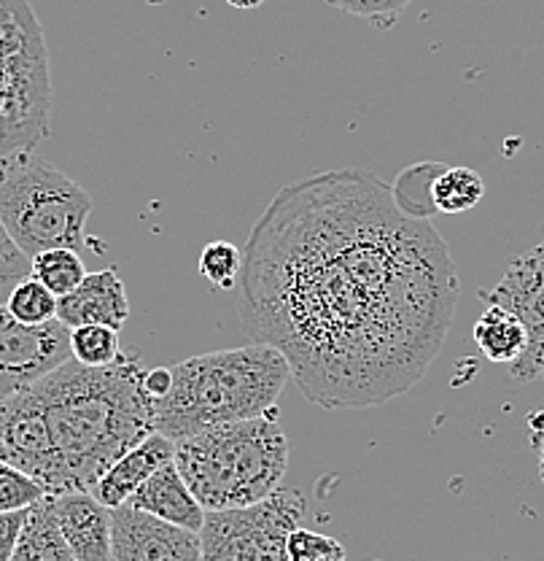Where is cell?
Masks as SVG:
<instances>
[{
  "instance_id": "7c38bea8",
  "label": "cell",
  "mask_w": 544,
  "mask_h": 561,
  "mask_svg": "<svg viewBox=\"0 0 544 561\" xmlns=\"http://www.w3.org/2000/svg\"><path fill=\"white\" fill-rule=\"evenodd\" d=\"M57 319L76 330L84 324H103L111 330H121L130 319V300H127L125 280L114 267L97 273H86L84 280L66 297H57Z\"/></svg>"
},
{
  "instance_id": "8fae6325",
  "label": "cell",
  "mask_w": 544,
  "mask_h": 561,
  "mask_svg": "<svg viewBox=\"0 0 544 561\" xmlns=\"http://www.w3.org/2000/svg\"><path fill=\"white\" fill-rule=\"evenodd\" d=\"M111 561H200V535L130 505L114 507Z\"/></svg>"
},
{
  "instance_id": "d6986e66",
  "label": "cell",
  "mask_w": 544,
  "mask_h": 561,
  "mask_svg": "<svg viewBox=\"0 0 544 561\" xmlns=\"http://www.w3.org/2000/svg\"><path fill=\"white\" fill-rule=\"evenodd\" d=\"M31 276L46 286L51 295L66 297L86 276L84 262L76 249H51L31 260Z\"/></svg>"
},
{
  "instance_id": "5bb4252c",
  "label": "cell",
  "mask_w": 544,
  "mask_h": 561,
  "mask_svg": "<svg viewBox=\"0 0 544 561\" xmlns=\"http://www.w3.org/2000/svg\"><path fill=\"white\" fill-rule=\"evenodd\" d=\"M175 459V443L167 440L160 432H151L146 440H140L136 448H130L125 456L114 461L108 470L103 472L101 481L95 483V489L90 491L97 502H103L105 507H121L130 502V496L136 494V489L151 472L160 470L162 465Z\"/></svg>"
},
{
  "instance_id": "277c9868",
  "label": "cell",
  "mask_w": 544,
  "mask_h": 561,
  "mask_svg": "<svg viewBox=\"0 0 544 561\" xmlns=\"http://www.w3.org/2000/svg\"><path fill=\"white\" fill-rule=\"evenodd\" d=\"M175 467L205 513L248 507L280 489L289 440L278 419L265 413L178 440Z\"/></svg>"
},
{
  "instance_id": "ba28073f",
  "label": "cell",
  "mask_w": 544,
  "mask_h": 561,
  "mask_svg": "<svg viewBox=\"0 0 544 561\" xmlns=\"http://www.w3.org/2000/svg\"><path fill=\"white\" fill-rule=\"evenodd\" d=\"M485 306H501L520 319L529 346L510 373L514 381L529 383L542 376L544 367V241L514 256L494 289H479Z\"/></svg>"
},
{
  "instance_id": "44dd1931",
  "label": "cell",
  "mask_w": 544,
  "mask_h": 561,
  "mask_svg": "<svg viewBox=\"0 0 544 561\" xmlns=\"http://www.w3.org/2000/svg\"><path fill=\"white\" fill-rule=\"evenodd\" d=\"M5 311L22 324H49L57 319V295H51L40 280L27 276L11 289Z\"/></svg>"
},
{
  "instance_id": "603a6c76",
  "label": "cell",
  "mask_w": 544,
  "mask_h": 561,
  "mask_svg": "<svg viewBox=\"0 0 544 561\" xmlns=\"http://www.w3.org/2000/svg\"><path fill=\"white\" fill-rule=\"evenodd\" d=\"M46 491L38 481L25 476L16 467L0 461V513L27 511L38 500H44Z\"/></svg>"
},
{
  "instance_id": "6da1fadb",
  "label": "cell",
  "mask_w": 544,
  "mask_h": 561,
  "mask_svg": "<svg viewBox=\"0 0 544 561\" xmlns=\"http://www.w3.org/2000/svg\"><path fill=\"white\" fill-rule=\"evenodd\" d=\"M238 284L245 332L278 348L297 389L324 411L413 389L459 302L440 232L359 168L283 186L245 241Z\"/></svg>"
},
{
  "instance_id": "8992f818",
  "label": "cell",
  "mask_w": 544,
  "mask_h": 561,
  "mask_svg": "<svg viewBox=\"0 0 544 561\" xmlns=\"http://www.w3.org/2000/svg\"><path fill=\"white\" fill-rule=\"evenodd\" d=\"M49 57L25 0H0V160L49 136Z\"/></svg>"
},
{
  "instance_id": "f546056e",
  "label": "cell",
  "mask_w": 544,
  "mask_h": 561,
  "mask_svg": "<svg viewBox=\"0 0 544 561\" xmlns=\"http://www.w3.org/2000/svg\"><path fill=\"white\" fill-rule=\"evenodd\" d=\"M540 476H542V483H544V435L540 440Z\"/></svg>"
},
{
  "instance_id": "f1b7e54d",
  "label": "cell",
  "mask_w": 544,
  "mask_h": 561,
  "mask_svg": "<svg viewBox=\"0 0 544 561\" xmlns=\"http://www.w3.org/2000/svg\"><path fill=\"white\" fill-rule=\"evenodd\" d=\"M230 5H235V9H259L265 0H227Z\"/></svg>"
},
{
  "instance_id": "9a60e30c",
  "label": "cell",
  "mask_w": 544,
  "mask_h": 561,
  "mask_svg": "<svg viewBox=\"0 0 544 561\" xmlns=\"http://www.w3.org/2000/svg\"><path fill=\"white\" fill-rule=\"evenodd\" d=\"M127 505L192 531H200L205 522L202 505L195 500L189 486H186L184 476L175 467V459L162 465L157 472H151L136 489V494L130 496Z\"/></svg>"
},
{
  "instance_id": "4dcf8cb0",
  "label": "cell",
  "mask_w": 544,
  "mask_h": 561,
  "mask_svg": "<svg viewBox=\"0 0 544 561\" xmlns=\"http://www.w3.org/2000/svg\"><path fill=\"white\" fill-rule=\"evenodd\" d=\"M542 378H544V367H542Z\"/></svg>"
},
{
  "instance_id": "3957f363",
  "label": "cell",
  "mask_w": 544,
  "mask_h": 561,
  "mask_svg": "<svg viewBox=\"0 0 544 561\" xmlns=\"http://www.w3.org/2000/svg\"><path fill=\"white\" fill-rule=\"evenodd\" d=\"M171 373L173 386L154 402L151 426L173 443L210 426L265 416L291 381L286 356L265 343L192 356Z\"/></svg>"
},
{
  "instance_id": "4fadbf2b",
  "label": "cell",
  "mask_w": 544,
  "mask_h": 561,
  "mask_svg": "<svg viewBox=\"0 0 544 561\" xmlns=\"http://www.w3.org/2000/svg\"><path fill=\"white\" fill-rule=\"evenodd\" d=\"M55 513L73 561H111V507L90 491H68L55 496Z\"/></svg>"
},
{
  "instance_id": "2e32d148",
  "label": "cell",
  "mask_w": 544,
  "mask_h": 561,
  "mask_svg": "<svg viewBox=\"0 0 544 561\" xmlns=\"http://www.w3.org/2000/svg\"><path fill=\"white\" fill-rule=\"evenodd\" d=\"M11 561H73L55 513V496L46 494L25 511Z\"/></svg>"
},
{
  "instance_id": "9c48e42d",
  "label": "cell",
  "mask_w": 544,
  "mask_h": 561,
  "mask_svg": "<svg viewBox=\"0 0 544 561\" xmlns=\"http://www.w3.org/2000/svg\"><path fill=\"white\" fill-rule=\"evenodd\" d=\"M70 356V330L60 319L49 324H22L0 306V400L20 394Z\"/></svg>"
},
{
  "instance_id": "4316f807",
  "label": "cell",
  "mask_w": 544,
  "mask_h": 561,
  "mask_svg": "<svg viewBox=\"0 0 544 561\" xmlns=\"http://www.w3.org/2000/svg\"><path fill=\"white\" fill-rule=\"evenodd\" d=\"M22 522H25V511L0 513V561H11V553H14V548H16V537H20Z\"/></svg>"
},
{
  "instance_id": "52a82bcc",
  "label": "cell",
  "mask_w": 544,
  "mask_h": 561,
  "mask_svg": "<svg viewBox=\"0 0 544 561\" xmlns=\"http://www.w3.org/2000/svg\"><path fill=\"white\" fill-rule=\"evenodd\" d=\"M305 507L302 491L275 489L256 505L205 513L200 561H289V537Z\"/></svg>"
},
{
  "instance_id": "7402d4cb",
  "label": "cell",
  "mask_w": 544,
  "mask_h": 561,
  "mask_svg": "<svg viewBox=\"0 0 544 561\" xmlns=\"http://www.w3.org/2000/svg\"><path fill=\"white\" fill-rule=\"evenodd\" d=\"M243 271V251L230 241H213L200 254V276L216 289H232Z\"/></svg>"
},
{
  "instance_id": "83f0119b",
  "label": "cell",
  "mask_w": 544,
  "mask_h": 561,
  "mask_svg": "<svg viewBox=\"0 0 544 561\" xmlns=\"http://www.w3.org/2000/svg\"><path fill=\"white\" fill-rule=\"evenodd\" d=\"M173 386V373L171 367H157V370H146V391L151 394V400H162V397L171 391Z\"/></svg>"
},
{
  "instance_id": "cb8c5ba5",
  "label": "cell",
  "mask_w": 544,
  "mask_h": 561,
  "mask_svg": "<svg viewBox=\"0 0 544 561\" xmlns=\"http://www.w3.org/2000/svg\"><path fill=\"white\" fill-rule=\"evenodd\" d=\"M324 3L329 9L343 11V14L359 16L380 31H389L413 0H324Z\"/></svg>"
},
{
  "instance_id": "ac0fdd59",
  "label": "cell",
  "mask_w": 544,
  "mask_h": 561,
  "mask_svg": "<svg viewBox=\"0 0 544 561\" xmlns=\"http://www.w3.org/2000/svg\"><path fill=\"white\" fill-rule=\"evenodd\" d=\"M485 184L472 168H440L429 186V203L437 214H466L483 201Z\"/></svg>"
},
{
  "instance_id": "484cf974",
  "label": "cell",
  "mask_w": 544,
  "mask_h": 561,
  "mask_svg": "<svg viewBox=\"0 0 544 561\" xmlns=\"http://www.w3.org/2000/svg\"><path fill=\"white\" fill-rule=\"evenodd\" d=\"M27 276H31V256L11 241L5 227L0 225V306H5L11 289Z\"/></svg>"
},
{
  "instance_id": "1f68e13d",
  "label": "cell",
  "mask_w": 544,
  "mask_h": 561,
  "mask_svg": "<svg viewBox=\"0 0 544 561\" xmlns=\"http://www.w3.org/2000/svg\"><path fill=\"white\" fill-rule=\"evenodd\" d=\"M374 561H380V559H374Z\"/></svg>"
},
{
  "instance_id": "ffe728a7",
  "label": "cell",
  "mask_w": 544,
  "mask_h": 561,
  "mask_svg": "<svg viewBox=\"0 0 544 561\" xmlns=\"http://www.w3.org/2000/svg\"><path fill=\"white\" fill-rule=\"evenodd\" d=\"M70 356L86 367L114 365L121 356L119 330L103 324H84L70 330Z\"/></svg>"
},
{
  "instance_id": "5b68a950",
  "label": "cell",
  "mask_w": 544,
  "mask_h": 561,
  "mask_svg": "<svg viewBox=\"0 0 544 561\" xmlns=\"http://www.w3.org/2000/svg\"><path fill=\"white\" fill-rule=\"evenodd\" d=\"M90 214V192L33 149L0 160V225L31 260L51 249H79Z\"/></svg>"
},
{
  "instance_id": "d4e9b609",
  "label": "cell",
  "mask_w": 544,
  "mask_h": 561,
  "mask_svg": "<svg viewBox=\"0 0 544 561\" xmlns=\"http://www.w3.org/2000/svg\"><path fill=\"white\" fill-rule=\"evenodd\" d=\"M289 561H345L340 540L297 526L289 537Z\"/></svg>"
},
{
  "instance_id": "e0dca14e",
  "label": "cell",
  "mask_w": 544,
  "mask_h": 561,
  "mask_svg": "<svg viewBox=\"0 0 544 561\" xmlns=\"http://www.w3.org/2000/svg\"><path fill=\"white\" fill-rule=\"evenodd\" d=\"M472 337L483 356H488L496 365H514L529 346L525 327L520 324L518 316L501 306H485L475 330H472Z\"/></svg>"
},
{
  "instance_id": "30bf717a",
  "label": "cell",
  "mask_w": 544,
  "mask_h": 561,
  "mask_svg": "<svg viewBox=\"0 0 544 561\" xmlns=\"http://www.w3.org/2000/svg\"><path fill=\"white\" fill-rule=\"evenodd\" d=\"M0 461L31 476L46 494H51L55 448L33 386L9 400H0Z\"/></svg>"
},
{
  "instance_id": "7a4b0ae2",
  "label": "cell",
  "mask_w": 544,
  "mask_h": 561,
  "mask_svg": "<svg viewBox=\"0 0 544 561\" xmlns=\"http://www.w3.org/2000/svg\"><path fill=\"white\" fill-rule=\"evenodd\" d=\"M33 391L55 448L51 496L92 491L119 456L154 432V400L136 354H121L105 367L68 359Z\"/></svg>"
}]
</instances>
